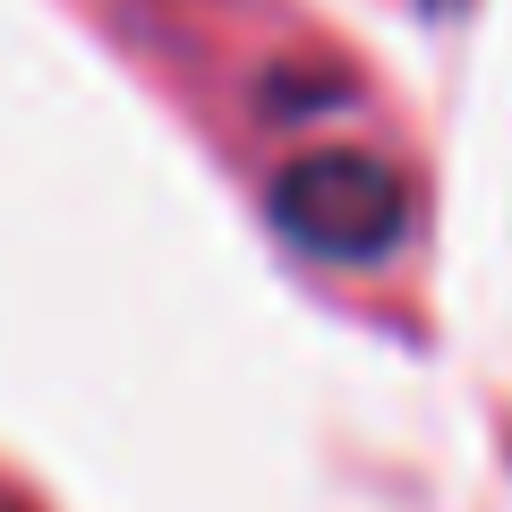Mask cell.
<instances>
[{"label": "cell", "instance_id": "obj_1", "mask_svg": "<svg viewBox=\"0 0 512 512\" xmlns=\"http://www.w3.org/2000/svg\"><path fill=\"white\" fill-rule=\"evenodd\" d=\"M274 222L299 239L308 256H333V265H367L402 239L410 222V197L402 180L376 163V154H299L291 171L274 180Z\"/></svg>", "mask_w": 512, "mask_h": 512}]
</instances>
